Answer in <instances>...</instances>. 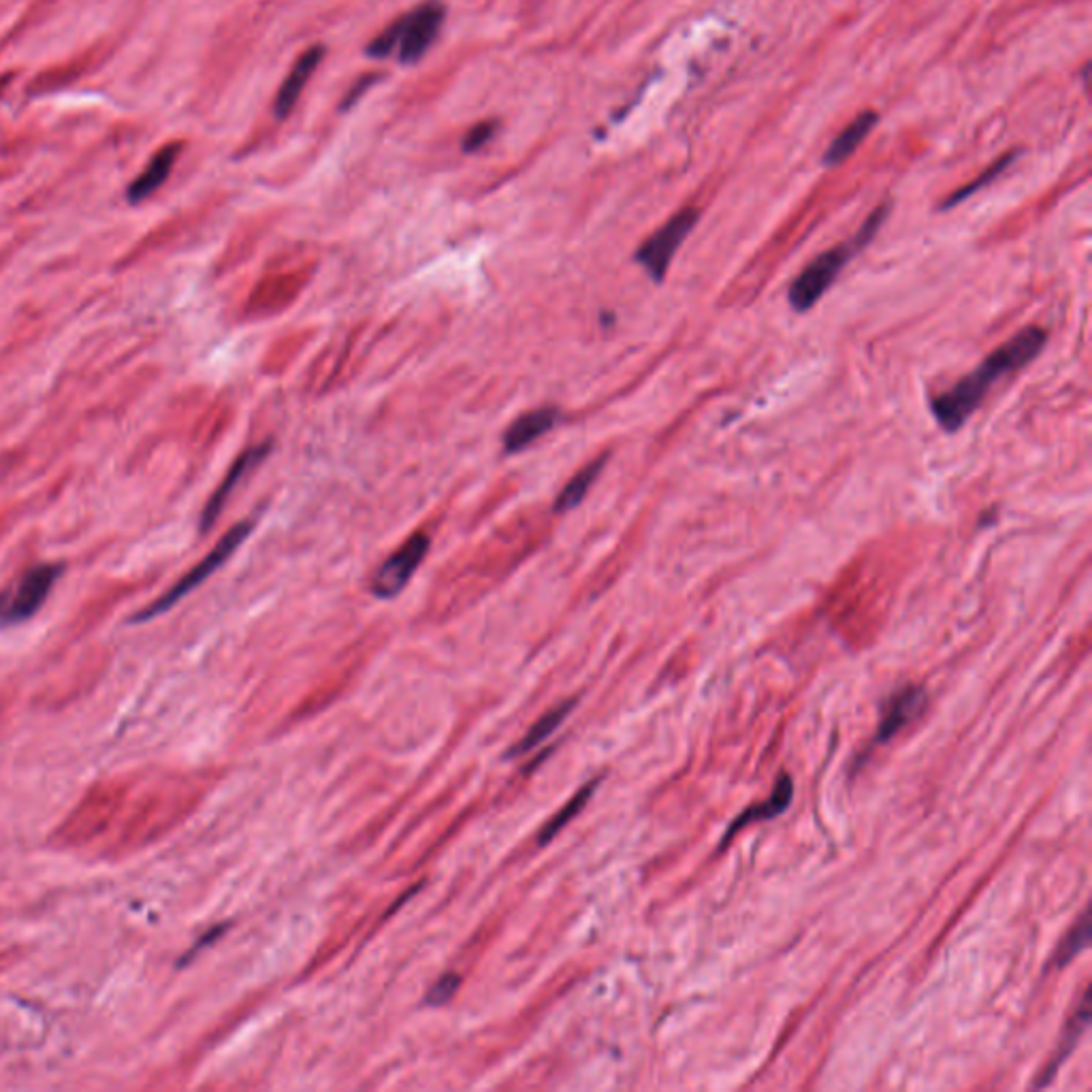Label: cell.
Wrapping results in <instances>:
<instances>
[{"mask_svg": "<svg viewBox=\"0 0 1092 1092\" xmlns=\"http://www.w3.org/2000/svg\"><path fill=\"white\" fill-rule=\"evenodd\" d=\"M180 145H167V148L158 150L154 158L148 162V167L143 169V173L139 175L137 180L133 181L131 186H128L126 190V199L133 205H137L141 201H145L152 192H156L158 188H161L164 181H167L169 173H171L175 158H178Z\"/></svg>", "mask_w": 1092, "mask_h": 1092, "instance_id": "13", "label": "cell"}, {"mask_svg": "<svg viewBox=\"0 0 1092 1092\" xmlns=\"http://www.w3.org/2000/svg\"><path fill=\"white\" fill-rule=\"evenodd\" d=\"M322 58H325V47L316 45V47H310L308 51H303V54L297 58V62L292 64L291 73L286 75V79L282 81L278 94H275L273 114L278 120H284V117L289 116L292 109H295V105L299 101V97H301L305 84H308V79L312 78V73L320 64Z\"/></svg>", "mask_w": 1092, "mask_h": 1092, "instance_id": "10", "label": "cell"}, {"mask_svg": "<svg viewBox=\"0 0 1092 1092\" xmlns=\"http://www.w3.org/2000/svg\"><path fill=\"white\" fill-rule=\"evenodd\" d=\"M272 446H273V442H263L258 446H252V449L244 450V453L233 461V466L228 467L227 477L222 478L218 489L214 491V495L209 497L208 504H205L203 514H201V532L203 533L209 532V527L216 523V519L220 516L227 500L231 497L235 486H237L245 478V474L252 472V469L258 467L263 461L267 459L269 453H272Z\"/></svg>", "mask_w": 1092, "mask_h": 1092, "instance_id": "8", "label": "cell"}, {"mask_svg": "<svg viewBox=\"0 0 1092 1092\" xmlns=\"http://www.w3.org/2000/svg\"><path fill=\"white\" fill-rule=\"evenodd\" d=\"M1088 941H1090V915H1088V912H1084L1079 921H1076V926H1073V929L1067 932V937L1062 939L1060 948L1054 952L1052 965L1059 968L1065 967L1067 962H1069L1071 958H1076V956L1082 952L1086 945H1088Z\"/></svg>", "mask_w": 1092, "mask_h": 1092, "instance_id": "18", "label": "cell"}, {"mask_svg": "<svg viewBox=\"0 0 1092 1092\" xmlns=\"http://www.w3.org/2000/svg\"><path fill=\"white\" fill-rule=\"evenodd\" d=\"M606 461H608V455L597 457L596 461H591L589 466H585L583 469H580L577 477H572V480H568V485L563 486L561 493L557 495V500H555V513L566 514V513H569V510L578 508L587 497V493H589L593 483H596L597 477L602 474Z\"/></svg>", "mask_w": 1092, "mask_h": 1092, "instance_id": "16", "label": "cell"}, {"mask_svg": "<svg viewBox=\"0 0 1092 1092\" xmlns=\"http://www.w3.org/2000/svg\"><path fill=\"white\" fill-rule=\"evenodd\" d=\"M875 125H877V114H875V111H865V114L854 117V122L830 143V148H828L824 156V162L841 164L843 161H847V158L860 148L862 141L866 139V134L873 131Z\"/></svg>", "mask_w": 1092, "mask_h": 1092, "instance_id": "15", "label": "cell"}, {"mask_svg": "<svg viewBox=\"0 0 1092 1092\" xmlns=\"http://www.w3.org/2000/svg\"><path fill=\"white\" fill-rule=\"evenodd\" d=\"M459 986H461V977L457 976V973H446V976L440 977L438 982L431 986L430 992H427V996H425L427 1005H431V1007L446 1005V1003L453 999L455 992L459 990Z\"/></svg>", "mask_w": 1092, "mask_h": 1092, "instance_id": "21", "label": "cell"}, {"mask_svg": "<svg viewBox=\"0 0 1092 1092\" xmlns=\"http://www.w3.org/2000/svg\"><path fill=\"white\" fill-rule=\"evenodd\" d=\"M596 785H597V781H591V783H587L585 788L580 790L578 794L574 796L572 800H569V802L566 804V807H563L561 811L557 813L555 818L551 819L549 824H546V826L542 828V832H540V838H538V841L542 843V845H544V843H549L551 838H553V837L557 835V832L561 830L563 826H568V821H569V819H572V818H577V815H578L580 811H583V807H585V804H587V800H589V798H591L593 790H596Z\"/></svg>", "mask_w": 1092, "mask_h": 1092, "instance_id": "19", "label": "cell"}, {"mask_svg": "<svg viewBox=\"0 0 1092 1092\" xmlns=\"http://www.w3.org/2000/svg\"><path fill=\"white\" fill-rule=\"evenodd\" d=\"M497 131V122H480L466 134L463 139V152H477L483 148L486 141H491Z\"/></svg>", "mask_w": 1092, "mask_h": 1092, "instance_id": "22", "label": "cell"}, {"mask_svg": "<svg viewBox=\"0 0 1092 1092\" xmlns=\"http://www.w3.org/2000/svg\"><path fill=\"white\" fill-rule=\"evenodd\" d=\"M1088 1020H1090V992L1086 990L1082 996V1005H1079L1078 1012L1073 1013V1018L1069 1020V1024H1067L1065 1032H1062V1039L1059 1041V1050L1054 1052L1052 1060H1050V1065L1046 1067V1071L1039 1076L1035 1086H1046L1050 1079L1054 1078V1073L1059 1071V1067L1065 1062L1067 1056L1071 1054V1050L1078 1046V1039L1082 1037L1086 1026H1088Z\"/></svg>", "mask_w": 1092, "mask_h": 1092, "instance_id": "14", "label": "cell"}, {"mask_svg": "<svg viewBox=\"0 0 1092 1092\" xmlns=\"http://www.w3.org/2000/svg\"><path fill=\"white\" fill-rule=\"evenodd\" d=\"M1013 156H1015V154H1007V156H1003V158H999V161H996V162H995V164H992V167H988V169H986V171H984V173H982V175H979V178H977V180H976V181H971V184H967V186H965V188H960V190H958V192H954V195H952V197H949V199H948V201H945V203H943V209H948V208H954V205H956V203H960V201H965V199H968V197H971V195H973V192H977V190H979V188H984V186H986V184H990V181H992V180H995V178H996V175H999V173H1001V171H1003V169H1005V167H1009V162H1012V161H1013Z\"/></svg>", "mask_w": 1092, "mask_h": 1092, "instance_id": "20", "label": "cell"}, {"mask_svg": "<svg viewBox=\"0 0 1092 1092\" xmlns=\"http://www.w3.org/2000/svg\"><path fill=\"white\" fill-rule=\"evenodd\" d=\"M563 419V414L557 408L544 406L530 410L510 422V427L504 431V450L508 455L521 453L527 446H532L536 440L546 436L551 430H555Z\"/></svg>", "mask_w": 1092, "mask_h": 1092, "instance_id": "9", "label": "cell"}, {"mask_svg": "<svg viewBox=\"0 0 1092 1092\" xmlns=\"http://www.w3.org/2000/svg\"><path fill=\"white\" fill-rule=\"evenodd\" d=\"M444 17V5L438 3V0H430L421 7L399 15L389 28H384L367 45L366 54L372 58H386L395 54L402 64L419 62L430 51V47L436 43L438 34L442 31Z\"/></svg>", "mask_w": 1092, "mask_h": 1092, "instance_id": "3", "label": "cell"}, {"mask_svg": "<svg viewBox=\"0 0 1092 1092\" xmlns=\"http://www.w3.org/2000/svg\"><path fill=\"white\" fill-rule=\"evenodd\" d=\"M698 218H700L698 209H680L666 225H662L651 237L640 244L634 258H636L638 265L647 272V275L655 284H662L663 278H666L674 254H677L680 244L687 239V235L691 233V228L696 227Z\"/></svg>", "mask_w": 1092, "mask_h": 1092, "instance_id": "6", "label": "cell"}, {"mask_svg": "<svg viewBox=\"0 0 1092 1092\" xmlns=\"http://www.w3.org/2000/svg\"><path fill=\"white\" fill-rule=\"evenodd\" d=\"M252 527H254V525H252L250 521H242V523L233 525L231 530H228L225 533V536H222L218 540V544H216L214 549H211L209 553L205 555L203 560L199 561L195 568L188 569L184 577H181L178 580V583H175L167 593H162V596L158 597L156 602H152L148 608L141 610V613L137 616H134V621H150V619H154V616L167 613L169 608H173L175 604H178L181 600V597L188 596V593L195 591L199 585L205 583V580H208L211 577V574L216 572V569L222 568L228 560H231L235 551H237L239 546H242L245 542V540H248V536L252 533Z\"/></svg>", "mask_w": 1092, "mask_h": 1092, "instance_id": "4", "label": "cell"}, {"mask_svg": "<svg viewBox=\"0 0 1092 1092\" xmlns=\"http://www.w3.org/2000/svg\"><path fill=\"white\" fill-rule=\"evenodd\" d=\"M885 216H888V205H882V208H877L868 216L860 231L856 233L849 242L826 250L824 254L813 258V261L809 263V267H804L802 272L796 275L788 289V301L794 312H809L813 305H818L819 299L830 291V286L837 282L838 273H841L845 265L854 258L856 252L865 248L875 237V233L882 227Z\"/></svg>", "mask_w": 1092, "mask_h": 1092, "instance_id": "2", "label": "cell"}, {"mask_svg": "<svg viewBox=\"0 0 1092 1092\" xmlns=\"http://www.w3.org/2000/svg\"><path fill=\"white\" fill-rule=\"evenodd\" d=\"M924 704L926 694L921 687H907V689L898 691L894 698H890L877 727V743L890 741L898 730H902L909 721L918 717Z\"/></svg>", "mask_w": 1092, "mask_h": 1092, "instance_id": "11", "label": "cell"}, {"mask_svg": "<svg viewBox=\"0 0 1092 1092\" xmlns=\"http://www.w3.org/2000/svg\"><path fill=\"white\" fill-rule=\"evenodd\" d=\"M60 574L62 566L58 563H41L26 569L7 589L0 591V630L20 625L37 615Z\"/></svg>", "mask_w": 1092, "mask_h": 1092, "instance_id": "5", "label": "cell"}, {"mask_svg": "<svg viewBox=\"0 0 1092 1092\" xmlns=\"http://www.w3.org/2000/svg\"><path fill=\"white\" fill-rule=\"evenodd\" d=\"M1046 342V329L1026 327L1015 333L1012 339H1007L1005 344H1001L971 374L960 378L952 389L932 399L930 410L937 425L948 433L958 431L968 421V416L982 406L990 386L996 380L1005 378V375L1018 372V369L1029 366L1031 361H1035L1041 355Z\"/></svg>", "mask_w": 1092, "mask_h": 1092, "instance_id": "1", "label": "cell"}, {"mask_svg": "<svg viewBox=\"0 0 1092 1092\" xmlns=\"http://www.w3.org/2000/svg\"><path fill=\"white\" fill-rule=\"evenodd\" d=\"M791 796H794V783H791V777L788 773H781L777 785H774V790H773V796L762 804H755V807L745 809V811L738 815V818L730 824V828L726 830L724 843L730 841V838L745 826L755 824V821H762V819L777 818L779 813H783L785 809L790 807Z\"/></svg>", "mask_w": 1092, "mask_h": 1092, "instance_id": "12", "label": "cell"}, {"mask_svg": "<svg viewBox=\"0 0 1092 1092\" xmlns=\"http://www.w3.org/2000/svg\"><path fill=\"white\" fill-rule=\"evenodd\" d=\"M430 546L431 540L427 533H414V536H410L406 542L399 546L395 553H391V557H386V560L375 568L372 578H369V591H372L375 597H380V600H393V597H397L399 593L406 589V585L410 583V578L414 577V572L419 569L421 563L425 561L427 553H430Z\"/></svg>", "mask_w": 1092, "mask_h": 1092, "instance_id": "7", "label": "cell"}, {"mask_svg": "<svg viewBox=\"0 0 1092 1092\" xmlns=\"http://www.w3.org/2000/svg\"><path fill=\"white\" fill-rule=\"evenodd\" d=\"M574 707H577V702L572 700V702H563L557 708L549 710V713H546L544 717L538 719L536 726H532V730L525 734L523 741H521L519 745H514L513 751H510V757L521 755V754H530V751L536 749L538 745H542L546 741V738H549L551 734H553L557 730V727H560L563 724V719L568 717L569 710H572Z\"/></svg>", "mask_w": 1092, "mask_h": 1092, "instance_id": "17", "label": "cell"}]
</instances>
